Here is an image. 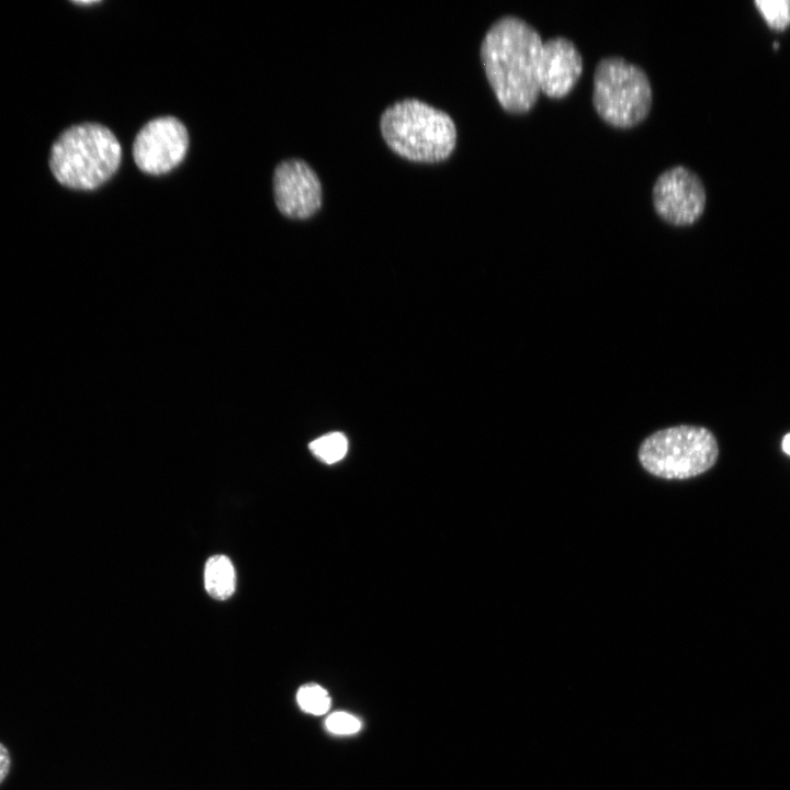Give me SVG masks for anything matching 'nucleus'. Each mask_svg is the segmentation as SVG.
Wrapping results in <instances>:
<instances>
[{
	"label": "nucleus",
	"instance_id": "obj_4",
	"mask_svg": "<svg viewBox=\"0 0 790 790\" xmlns=\"http://www.w3.org/2000/svg\"><path fill=\"white\" fill-rule=\"evenodd\" d=\"M591 103L608 125L630 129L643 123L653 103L650 78L639 65L621 56H606L595 66Z\"/></svg>",
	"mask_w": 790,
	"mask_h": 790
},
{
	"label": "nucleus",
	"instance_id": "obj_14",
	"mask_svg": "<svg viewBox=\"0 0 790 790\" xmlns=\"http://www.w3.org/2000/svg\"><path fill=\"white\" fill-rule=\"evenodd\" d=\"M326 725L329 731L337 734H351L360 730L361 723L353 715L346 712H336L328 716Z\"/></svg>",
	"mask_w": 790,
	"mask_h": 790
},
{
	"label": "nucleus",
	"instance_id": "obj_10",
	"mask_svg": "<svg viewBox=\"0 0 790 790\" xmlns=\"http://www.w3.org/2000/svg\"><path fill=\"white\" fill-rule=\"evenodd\" d=\"M204 586L207 594L218 600L229 598L236 587V575L230 560L225 555H213L205 564Z\"/></svg>",
	"mask_w": 790,
	"mask_h": 790
},
{
	"label": "nucleus",
	"instance_id": "obj_15",
	"mask_svg": "<svg viewBox=\"0 0 790 790\" xmlns=\"http://www.w3.org/2000/svg\"><path fill=\"white\" fill-rule=\"evenodd\" d=\"M11 768V755L7 746L0 742V785L8 777Z\"/></svg>",
	"mask_w": 790,
	"mask_h": 790
},
{
	"label": "nucleus",
	"instance_id": "obj_16",
	"mask_svg": "<svg viewBox=\"0 0 790 790\" xmlns=\"http://www.w3.org/2000/svg\"><path fill=\"white\" fill-rule=\"evenodd\" d=\"M781 447L783 452L790 455V433L783 437Z\"/></svg>",
	"mask_w": 790,
	"mask_h": 790
},
{
	"label": "nucleus",
	"instance_id": "obj_3",
	"mask_svg": "<svg viewBox=\"0 0 790 790\" xmlns=\"http://www.w3.org/2000/svg\"><path fill=\"white\" fill-rule=\"evenodd\" d=\"M116 136L98 123L72 125L52 146L49 167L55 179L74 190H94L111 179L121 165Z\"/></svg>",
	"mask_w": 790,
	"mask_h": 790
},
{
	"label": "nucleus",
	"instance_id": "obj_6",
	"mask_svg": "<svg viewBox=\"0 0 790 790\" xmlns=\"http://www.w3.org/2000/svg\"><path fill=\"white\" fill-rule=\"evenodd\" d=\"M652 205L657 216L675 227L695 224L703 214L707 194L702 180L688 167L673 166L653 183Z\"/></svg>",
	"mask_w": 790,
	"mask_h": 790
},
{
	"label": "nucleus",
	"instance_id": "obj_18",
	"mask_svg": "<svg viewBox=\"0 0 790 790\" xmlns=\"http://www.w3.org/2000/svg\"><path fill=\"white\" fill-rule=\"evenodd\" d=\"M774 47H775V49L778 48V42H775V43H774Z\"/></svg>",
	"mask_w": 790,
	"mask_h": 790
},
{
	"label": "nucleus",
	"instance_id": "obj_9",
	"mask_svg": "<svg viewBox=\"0 0 790 790\" xmlns=\"http://www.w3.org/2000/svg\"><path fill=\"white\" fill-rule=\"evenodd\" d=\"M584 70L580 52L569 38L553 36L543 42L539 57V87L548 98L566 97Z\"/></svg>",
	"mask_w": 790,
	"mask_h": 790
},
{
	"label": "nucleus",
	"instance_id": "obj_1",
	"mask_svg": "<svg viewBox=\"0 0 790 790\" xmlns=\"http://www.w3.org/2000/svg\"><path fill=\"white\" fill-rule=\"evenodd\" d=\"M540 33L523 19L504 15L486 32L479 49L487 81L500 106L526 114L538 102Z\"/></svg>",
	"mask_w": 790,
	"mask_h": 790
},
{
	"label": "nucleus",
	"instance_id": "obj_5",
	"mask_svg": "<svg viewBox=\"0 0 790 790\" xmlns=\"http://www.w3.org/2000/svg\"><path fill=\"white\" fill-rule=\"evenodd\" d=\"M718 456L714 435L704 427L689 425L655 431L643 440L637 451L639 462L647 473L678 481L706 473Z\"/></svg>",
	"mask_w": 790,
	"mask_h": 790
},
{
	"label": "nucleus",
	"instance_id": "obj_11",
	"mask_svg": "<svg viewBox=\"0 0 790 790\" xmlns=\"http://www.w3.org/2000/svg\"><path fill=\"white\" fill-rule=\"evenodd\" d=\"M312 453L325 463L340 461L347 453L348 440L341 432H330L309 443Z\"/></svg>",
	"mask_w": 790,
	"mask_h": 790
},
{
	"label": "nucleus",
	"instance_id": "obj_7",
	"mask_svg": "<svg viewBox=\"0 0 790 790\" xmlns=\"http://www.w3.org/2000/svg\"><path fill=\"white\" fill-rule=\"evenodd\" d=\"M188 146V131L180 120L174 116L156 117L135 136L133 158L143 172L160 176L184 159Z\"/></svg>",
	"mask_w": 790,
	"mask_h": 790
},
{
	"label": "nucleus",
	"instance_id": "obj_13",
	"mask_svg": "<svg viewBox=\"0 0 790 790\" xmlns=\"http://www.w3.org/2000/svg\"><path fill=\"white\" fill-rule=\"evenodd\" d=\"M754 4L770 29L783 31L790 24V0H756Z\"/></svg>",
	"mask_w": 790,
	"mask_h": 790
},
{
	"label": "nucleus",
	"instance_id": "obj_17",
	"mask_svg": "<svg viewBox=\"0 0 790 790\" xmlns=\"http://www.w3.org/2000/svg\"><path fill=\"white\" fill-rule=\"evenodd\" d=\"M78 4H92L95 3V1H77Z\"/></svg>",
	"mask_w": 790,
	"mask_h": 790
},
{
	"label": "nucleus",
	"instance_id": "obj_2",
	"mask_svg": "<svg viewBox=\"0 0 790 790\" xmlns=\"http://www.w3.org/2000/svg\"><path fill=\"white\" fill-rule=\"evenodd\" d=\"M380 131L395 154L426 163L447 160L458 137L448 113L417 99H404L386 108L380 117Z\"/></svg>",
	"mask_w": 790,
	"mask_h": 790
},
{
	"label": "nucleus",
	"instance_id": "obj_8",
	"mask_svg": "<svg viewBox=\"0 0 790 790\" xmlns=\"http://www.w3.org/2000/svg\"><path fill=\"white\" fill-rule=\"evenodd\" d=\"M272 184L275 205L289 218L306 219L321 207V183L302 159L281 161L274 169Z\"/></svg>",
	"mask_w": 790,
	"mask_h": 790
},
{
	"label": "nucleus",
	"instance_id": "obj_12",
	"mask_svg": "<svg viewBox=\"0 0 790 790\" xmlns=\"http://www.w3.org/2000/svg\"><path fill=\"white\" fill-rule=\"evenodd\" d=\"M301 709L315 715L324 714L330 707V698L326 689L317 684H304L296 693Z\"/></svg>",
	"mask_w": 790,
	"mask_h": 790
}]
</instances>
